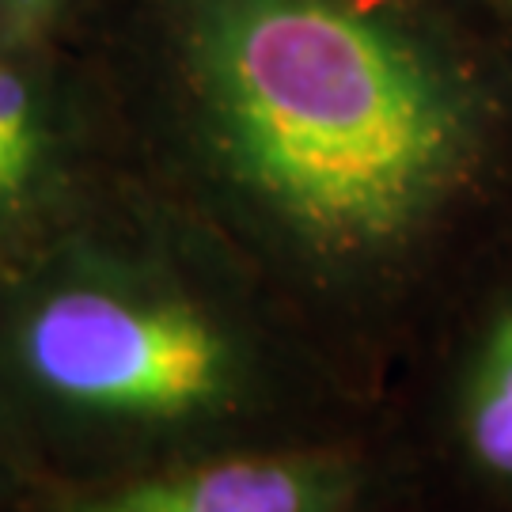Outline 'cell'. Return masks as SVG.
Masks as SVG:
<instances>
[{
  "label": "cell",
  "instance_id": "obj_1",
  "mask_svg": "<svg viewBox=\"0 0 512 512\" xmlns=\"http://www.w3.org/2000/svg\"><path fill=\"white\" fill-rule=\"evenodd\" d=\"M190 73L236 183L327 262L418 236L475 152L437 57L346 0H202Z\"/></svg>",
  "mask_w": 512,
  "mask_h": 512
},
{
  "label": "cell",
  "instance_id": "obj_5",
  "mask_svg": "<svg viewBox=\"0 0 512 512\" xmlns=\"http://www.w3.org/2000/svg\"><path fill=\"white\" fill-rule=\"evenodd\" d=\"M46 164L42 114L27 80L0 65V217H12L35 194Z\"/></svg>",
  "mask_w": 512,
  "mask_h": 512
},
{
  "label": "cell",
  "instance_id": "obj_4",
  "mask_svg": "<svg viewBox=\"0 0 512 512\" xmlns=\"http://www.w3.org/2000/svg\"><path fill=\"white\" fill-rule=\"evenodd\" d=\"M463 437L478 467L512 486V304L482 342L463 406Z\"/></svg>",
  "mask_w": 512,
  "mask_h": 512
},
{
  "label": "cell",
  "instance_id": "obj_6",
  "mask_svg": "<svg viewBox=\"0 0 512 512\" xmlns=\"http://www.w3.org/2000/svg\"><path fill=\"white\" fill-rule=\"evenodd\" d=\"M16 4H38V0H16Z\"/></svg>",
  "mask_w": 512,
  "mask_h": 512
},
{
  "label": "cell",
  "instance_id": "obj_3",
  "mask_svg": "<svg viewBox=\"0 0 512 512\" xmlns=\"http://www.w3.org/2000/svg\"><path fill=\"white\" fill-rule=\"evenodd\" d=\"M349 486L353 467L338 452H274L126 482L73 512H338Z\"/></svg>",
  "mask_w": 512,
  "mask_h": 512
},
{
  "label": "cell",
  "instance_id": "obj_2",
  "mask_svg": "<svg viewBox=\"0 0 512 512\" xmlns=\"http://www.w3.org/2000/svg\"><path fill=\"white\" fill-rule=\"evenodd\" d=\"M19 368L65 414L179 425L236 403L232 342L202 311L76 281L38 296L19 327Z\"/></svg>",
  "mask_w": 512,
  "mask_h": 512
}]
</instances>
